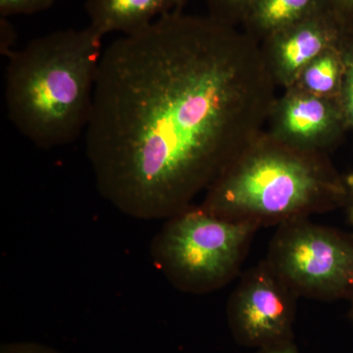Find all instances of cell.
Instances as JSON below:
<instances>
[{
	"instance_id": "6da1fadb",
	"label": "cell",
	"mask_w": 353,
	"mask_h": 353,
	"mask_svg": "<svg viewBox=\"0 0 353 353\" xmlns=\"http://www.w3.org/2000/svg\"><path fill=\"white\" fill-rule=\"evenodd\" d=\"M278 88L259 41L211 16L173 10L123 34L85 131L99 194L136 219L176 214L261 136Z\"/></svg>"
},
{
	"instance_id": "7a4b0ae2",
	"label": "cell",
	"mask_w": 353,
	"mask_h": 353,
	"mask_svg": "<svg viewBox=\"0 0 353 353\" xmlns=\"http://www.w3.org/2000/svg\"><path fill=\"white\" fill-rule=\"evenodd\" d=\"M102 38L90 26L60 30L9 55L4 90L9 119L39 148L69 145L85 134Z\"/></svg>"
},
{
	"instance_id": "3957f363",
	"label": "cell",
	"mask_w": 353,
	"mask_h": 353,
	"mask_svg": "<svg viewBox=\"0 0 353 353\" xmlns=\"http://www.w3.org/2000/svg\"><path fill=\"white\" fill-rule=\"evenodd\" d=\"M347 196L328 153L288 145L265 130L206 190L201 206L261 228L329 212L347 204Z\"/></svg>"
},
{
	"instance_id": "277c9868",
	"label": "cell",
	"mask_w": 353,
	"mask_h": 353,
	"mask_svg": "<svg viewBox=\"0 0 353 353\" xmlns=\"http://www.w3.org/2000/svg\"><path fill=\"white\" fill-rule=\"evenodd\" d=\"M259 226L223 219L190 204L166 222L150 245L152 261L180 292L205 294L240 273Z\"/></svg>"
},
{
	"instance_id": "5b68a950",
	"label": "cell",
	"mask_w": 353,
	"mask_h": 353,
	"mask_svg": "<svg viewBox=\"0 0 353 353\" xmlns=\"http://www.w3.org/2000/svg\"><path fill=\"white\" fill-rule=\"evenodd\" d=\"M265 261L299 297L353 299V234L290 221L278 226Z\"/></svg>"
},
{
	"instance_id": "8992f818",
	"label": "cell",
	"mask_w": 353,
	"mask_h": 353,
	"mask_svg": "<svg viewBox=\"0 0 353 353\" xmlns=\"http://www.w3.org/2000/svg\"><path fill=\"white\" fill-rule=\"evenodd\" d=\"M297 299L265 260L246 271L227 305L234 340L259 350L294 343Z\"/></svg>"
},
{
	"instance_id": "52a82bcc",
	"label": "cell",
	"mask_w": 353,
	"mask_h": 353,
	"mask_svg": "<svg viewBox=\"0 0 353 353\" xmlns=\"http://www.w3.org/2000/svg\"><path fill=\"white\" fill-rule=\"evenodd\" d=\"M348 130L340 99H326L292 87L278 95L266 132L288 145L328 153Z\"/></svg>"
},
{
	"instance_id": "ba28073f",
	"label": "cell",
	"mask_w": 353,
	"mask_h": 353,
	"mask_svg": "<svg viewBox=\"0 0 353 353\" xmlns=\"http://www.w3.org/2000/svg\"><path fill=\"white\" fill-rule=\"evenodd\" d=\"M350 30L324 9L267 37L260 48L277 87L283 90L292 87L315 58L340 48Z\"/></svg>"
},
{
	"instance_id": "9c48e42d",
	"label": "cell",
	"mask_w": 353,
	"mask_h": 353,
	"mask_svg": "<svg viewBox=\"0 0 353 353\" xmlns=\"http://www.w3.org/2000/svg\"><path fill=\"white\" fill-rule=\"evenodd\" d=\"M90 25L102 37L145 29L160 16L176 10L175 0H88Z\"/></svg>"
},
{
	"instance_id": "30bf717a",
	"label": "cell",
	"mask_w": 353,
	"mask_h": 353,
	"mask_svg": "<svg viewBox=\"0 0 353 353\" xmlns=\"http://www.w3.org/2000/svg\"><path fill=\"white\" fill-rule=\"evenodd\" d=\"M329 9L326 0H255L241 29L261 43L267 37Z\"/></svg>"
},
{
	"instance_id": "8fae6325",
	"label": "cell",
	"mask_w": 353,
	"mask_h": 353,
	"mask_svg": "<svg viewBox=\"0 0 353 353\" xmlns=\"http://www.w3.org/2000/svg\"><path fill=\"white\" fill-rule=\"evenodd\" d=\"M341 46L311 61L301 72L292 87L317 97L340 99L343 78Z\"/></svg>"
},
{
	"instance_id": "7c38bea8",
	"label": "cell",
	"mask_w": 353,
	"mask_h": 353,
	"mask_svg": "<svg viewBox=\"0 0 353 353\" xmlns=\"http://www.w3.org/2000/svg\"><path fill=\"white\" fill-rule=\"evenodd\" d=\"M343 57V78L340 101L348 130L353 132V29L348 31L341 46Z\"/></svg>"
},
{
	"instance_id": "4fadbf2b",
	"label": "cell",
	"mask_w": 353,
	"mask_h": 353,
	"mask_svg": "<svg viewBox=\"0 0 353 353\" xmlns=\"http://www.w3.org/2000/svg\"><path fill=\"white\" fill-rule=\"evenodd\" d=\"M255 0H208L209 16L241 28Z\"/></svg>"
},
{
	"instance_id": "5bb4252c",
	"label": "cell",
	"mask_w": 353,
	"mask_h": 353,
	"mask_svg": "<svg viewBox=\"0 0 353 353\" xmlns=\"http://www.w3.org/2000/svg\"><path fill=\"white\" fill-rule=\"evenodd\" d=\"M55 0H0V15L7 18L14 15H29L48 10Z\"/></svg>"
},
{
	"instance_id": "9a60e30c",
	"label": "cell",
	"mask_w": 353,
	"mask_h": 353,
	"mask_svg": "<svg viewBox=\"0 0 353 353\" xmlns=\"http://www.w3.org/2000/svg\"><path fill=\"white\" fill-rule=\"evenodd\" d=\"M0 353H64L57 348L37 341H11L0 347Z\"/></svg>"
},
{
	"instance_id": "2e32d148",
	"label": "cell",
	"mask_w": 353,
	"mask_h": 353,
	"mask_svg": "<svg viewBox=\"0 0 353 353\" xmlns=\"http://www.w3.org/2000/svg\"><path fill=\"white\" fill-rule=\"evenodd\" d=\"M326 2L329 10L348 29H353V0H326Z\"/></svg>"
},
{
	"instance_id": "e0dca14e",
	"label": "cell",
	"mask_w": 353,
	"mask_h": 353,
	"mask_svg": "<svg viewBox=\"0 0 353 353\" xmlns=\"http://www.w3.org/2000/svg\"><path fill=\"white\" fill-rule=\"evenodd\" d=\"M15 36L12 26L7 22L6 18L1 17V52L9 57L14 50H11Z\"/></svg>"
},
{
	"instance_id": "ac0fdd59",
	"label": "cell",
	"mask_w": 353,
	"mask_h": 353,
	"mask_svg": "<svg viewBox=\"0 0 353 353\" xmlns=\"http://www.w3.org/2000/svg\"><path fill=\"white\" fill-rule=\"evenodd\" d=\"M345 185L347 190V203L348 204V221L353 227V172L345 176Z\"/></svg>"
},
{
	"instance_id": "d6986e66",
	"label": "cell",
	"mask_w": 353,
	"mask_h": 353,
	"mask_svg": "<svg viewBox=\"0 0 353 353\" xmlns=\"http://www.w3.org/2000/svg\"><path fill=\"white\" fill-rule=\"evenodd\" d=\"M257 353H299V352L294 343H290L287 345H279V347L259 350Z\"/></svg>"
},
{
	"instance_id": "ffe728a7",
	"label": "cell",
	"mask_w": 353,
	"mask_h": 353,
	"mask_svg": "<svg viewBox=\"0 0 353 353\" xmlns=\"http://www.w3.org/2000/svg\"><path fill=\"white\" fill-rule=\"evenodd\" d=\"M189 0H175L176 10H183V6Z\"/></svg>"
},
{
	"instance_id": "44dd1931",
	"label": "cell",
	"mask_w": 353,
	"mask_h": 353,
	"mask_svg": "<svg viewBox=\"0 0 353 353\" xmlns=\"http://www.w3.org/2000/svg\"><path fill=\"white\" fill-rule=\"evenodd\" d=\"M348 318H350V322H352L353 326V299L352 301V306H350V312H348Z\"/></svg>"
}]
</instances>
